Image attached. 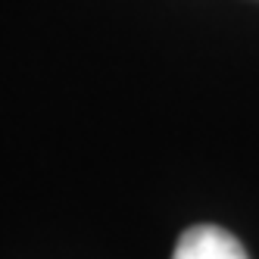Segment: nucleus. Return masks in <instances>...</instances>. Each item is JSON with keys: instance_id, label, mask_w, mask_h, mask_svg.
Returning <instances> with one entry per match:
<instances>
[{"instance_id": "nucleus-1", "label": "nucleus", "mask_w": 259, "mask_h": 259, "mask_svg": "<svg viewBox=\"0 0 259 259\" xmlns=\"http://www.w3.org/2000/svg\"><path fill=\"white\" fill-rule=\"evenodd\" d=\"M172 259H247V250L225 228L194 225L178 237Z\"/></svg>"}]
</instances>
